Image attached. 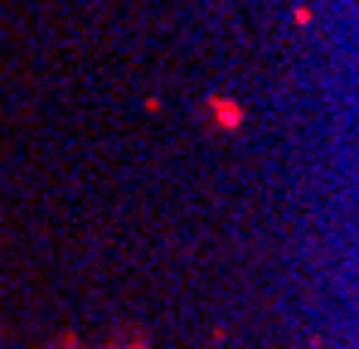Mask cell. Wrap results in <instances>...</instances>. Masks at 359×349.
I'll return each mask as SVG.
<instances>
[{"label":"cell","instance_id":"cell-1","mask_svg":"<svg viewBox=\"0 0 359 349\" xmlns=\"http://www.w3.org/2000/svg\"><path fill=\"white\" fill-rule=\"evenodd\" d=\"M209 116H219L224 126H238V121H243V107H233V102H224V97H214V102H209Z\"/></svg>","mask_w":359,"mask_h":349}]
</instances>
